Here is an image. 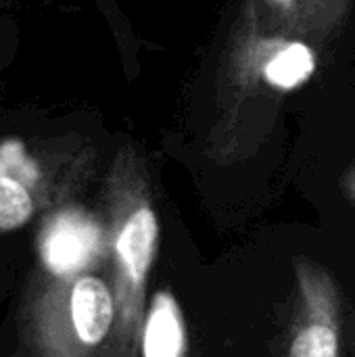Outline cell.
<instances>
[{"mask_svg":"<svg viewBox=\"0 0 355 357\" xmlns=\"http://www.w3.org/2000/svg\"><path fill=\"white\" fill-rule=\"evenodd\" d=\"M96 169V149L75 132L0 134V236L71 205Z\"/></svg>","mask_w":355,"mask_h":357,"instance_id":"3","label":"cell"},{"mask_svg":"<svg viewBox=\"0 0 355 357\" xmlns=\"http://www.w3.org/2000/svg\"><path fill=\"white\" fill-rule=\"evenodd\" d=\"M264 27L276 33L320 42L347 21L355 0H249Z\"/></svg>","mask_w":355,"mask_h":357,"instance_id":"6","label":"cell"},{"mask_svg":"<svg viewBox=\"0 0 355 357\" xmlns=\"http://www.w3.org/2000/svg\"><path fill=\"white\" fill-rule=\"evenodd\" d=\"M10 2H25V0H0V6H6Z\"/></svg>","mask_w":355,"mask_h":357,"instance_id":"10","label":"cell"},{"mask_svg":"<svg viewBox=\"0 0 355 357\" xmlns=\"http://www.w3.org/2000/svg\"><path fill=\"white\" fill-rule=\"evenodd\" d=\"M349 357H355V322L354 331H352V349H349Z\"/></svg>","mask_w":355,"mask_h":357,"instance_id":"9","label":"cell"},{"mask_svg":"<svg viewBox=\"0 0 355 357\" xmlns=\"http://www.w3.org/2000/svg\"><path fill=\"white\" fill-rule=\"evenodd\" d=\"M228 52L232 96L247 98L259 92L287 94L303 86L316 71L318 56L310 40L270 31L255 8L245 0Z\"/></svg>","mask_w":355,"mask_h":357,"instance_id":"4","label":"cell"},{"mask_svg":"<svg viewBox=\"0 0 355 357\" xmlns=\"http://www.w3.org/2000/svg\"><path fill=\"white\" fill-rule=\"evenodd\" d=\"M293 278L282 357H343L345 297L339 280L310 257L295 259Z\"/></svg>","mask_w":355,"mask_h":357,"instance_id":"5","label":"cell"},{"mask_svg":"<svg viewBox=\"0 0 355 357\" xmlns=\"http://www.w3.org/2000/svg\"><path fill=\"white\" fill-rule=\"evenodd\" d=\"M113 326V284L98 257L75 266L40 261L23 305L31 357H103Z\"/></svg>","mask_w":355,"mask_h":357,"instance_id":"2","label":"cell"},{"mask_svg":"<svg viewBox=\"0 0 355 357\" xmlns=\"http://www.w3.org/2000/svg\"><path fill=\"white\" fill-rule=\"evenodd\" d=\"M341 190H343V195L347 197V201L355 205V165L343 176V180H341Z\"/></svg>","mask_w":355,"mask_h":357,"instance_id":"8","label":"cell"},{"mask_svg":"<svg viewBox=\"0 0 355 357\" xmlns=\"http://www.w3.org/2000/svg\"><path fill=\"white\" fill-rule=\"evenodd\" d=\"M15 40H17L15 25L6 17H0V69L10 65L15 52Z\"/></svg>","mask_w":355,"mask_h":357,"instance_id":"7","label":"cell"},{"mask_svg":"<svg viewBox=\"0 0 355 357\" xmlns=\"http://www.w3.org/2000/svg\"><path fill=\"white\" fill-rule=\"evenodd\" d=\"M100 199L115 297V326L103 357H140L159 215L149 165L134 144H121L113 153Z\"/></svg>","mask_w":355,"mask_h":357,"instance_id":"1","label":"cell"}]
</instances>
